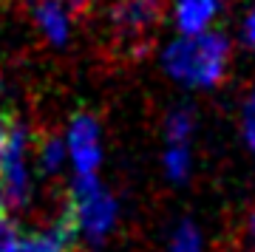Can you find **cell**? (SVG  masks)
<instances>
[{
	"label": "cell",
	"instance_id": "1",
	"mask_svg": "<svg viewBox=\"0 0 255 252\" xmlns=\"http://www.w3.org/2000/svg\"><path fill=\"white\" fill-rule=\"evenodd\" d=\"M164 71L179 85L193 91H210L221 85L230 68V40L221 31L182 34L164 48Z\"/></svg>",
	"mask_w": 255,
	"mask_h": 252
},
{
	"label": "cell",
	"instance_id": "2",
	"mask_svg": "<svg viewBox=\"0 0 255 252\" xmlns=\"http://www.w3.org/2000/svg\"><path fill=\"white\" fill-rule=\"evenodd\" d=\"M119 204L108 187H102L97 176H77L65 207V224L74 230V235H82L88 241L100 244L105 235L117 227Z\"/></svg>",
	"mask_w": 255,
	"mask_h": 252
},
{
	"label": "cell",
	"instance_id": "3",
	"mask_svg": "<svg viewBox=\"0 0 255 252\" xmlns=\"http://www.w3.org/2000/svg\"><path fill=\"white\" fill-rule=\"evenodd\" d=\"M167 0H114L111 6V34L119 48L142 51L156 26L162 23Z\"/></svg>",
	"mask_w": 255,
	"mask_h": 252
},
{
	"label": "cell",
	"instance_id": "4",
	"mask_svg": "<svg viewBox=\"0 0 255 252\" xmlns=\"http://www.w3.org/2000/svg\"><path fill=\"white\" fill-rule=\"evenodd\" d=\"M65 150H68V159H71L77 176H97V167L102 162V136L97 119L88 114L74 117L68 125Z\"/></svg>",
	"mask_w": 255,
	"mask_h": 252
},
{
	"label": "cell",
	"instance_id": "5",
	"mask_svg": "<svg viewBox=\"0 0 255 252\" xmlns=\"http://www.w3.org/2000/svg\"><path fill=\"white\" fill-rule=\"evenodd\" d=\"M0 193L9 204H23L28 198V170H26V130L14 127L11 142L0 153Z\"/></svg>",
	"mask_w": 255,
	"mask_h": 252
},
{
	"label": "cell",
	"instance_id": "6",
	"mask_svg": "<svg viewBox=\"0 0 255 252\" xmlns=\"http://www.w3.org/2000/svg\"><path fill=\"white\" fill-rule=\"evenodd\" d=\"M221 9V0H176V26L182 34L207 31Z\"/></svg>",
	"mask_w": 255,
	"mask_h": 252
},
{
	"label": "cell",
	"instance_id": "7",
	"mask_svg": "<svg viewBox=\"0 0 255 252\" xmlns=\"http://www.w3.org/2000/svg\"><path fill=\"white\" fill-rule=\"evenodd\" d=\"M34 20L51 43L60 45L68 40V14H65V6L60 0H37Z\"/></svg>",
	"mask_w": 255,
	"mask_h": 252
},
{
	"label": "cell",
	"instance_id": "8",
	"mask_svg": "<svg viewBox=\"0 0 255 252\" xmlns=\"http://www.w3.org/2000/svg\"><path fill=\"white\" fill-rule=\"evenodd\" d=\"M74 244V230L68 224H57L46 233H34L28 238H20L17 252H71Z\"/></svg>",
	"mask_w": 255,
	"mask_h": 252
},
{
	"label": "cell",
	"instance_id": "9",
	"mask_svg": "<svg viewBox=\"0 0 255 252\" xmlns=\"http://www.w3.org/2000/svg\"><path fill=\"white\" fill-rule=\"evenodd\" d=\"M162 170L170 181H187L193 173V144L187 142H164Z\"/></svg>",
	"mask_w": 255,
	"mask_h": 252
},
{
	"label": "cell",
	"instance_id": "10",
	"mask_svg": "<svg viewBox=\"0 0 255 252\" xmlns=\"http://www.w3.org/2000/svg\"><path fill=\"white\" fill-rule=\"evenodd\" d=\"M164 247H167V252H204L207 250V238H204V230L196 221L182 218V221H176L170 227Z\"/></svg>",
	"mask_w": 255,
	"mask_h": 252
},
{
	"label": "cell",
	"instance_id": "11",
	"mask_svg": "<svg viewBox=\"0 0 255 252\" xmlns=\"http://www.w3.org/2000/svg\"><path fill=\"white\" fill-rule=\"evenodd\" d=\"M196 133V114L190 108H173L164 119V142H187L193 144Z\"/></svg>",
	"mask_w": 255,
	"mask_h": 252
},
{
	"label": "cell",
	"instance_id": "12",
	"mask_svg": "<svg viewBox=\"0 0 255 252\" xmlns=\"http://www.w3.org/2000/svg\"><path fill=\"white\" fill-rule=\"evenodd\" d=\"M65 156H68V150H65V144L60 142V139H54V136L43 139V144H40V167L46 173L60 170L63 162H65Z\"/></svg>",
	"mask_w": 255,
	"mask_h": 252
},
{
	"label": "cell",
	"instance_id": "13",
	"mask_svg": "<svg viewBox=\"0 0 255 252\" xmlns=\"http://www.w3.org/2000/svg\"><path fill=\"white\" fill-rule=\"evenodd\" d=\"M241 139H244L247 150L255 156V88L247 94L244 105H241Z\"/></svg>",
	"mask_w": 255,
	"mask_h": 252
},
{
	"label": "cell",
	"instance_id": "14",
	"mask_svg": "<svg viewBox=\"0 0 255 252\" xmlns=\"http://www.w3.org/2000/svg\"><path fill=\"white\" fill-rule=\"evenodd\" d=\"M20 250V235L9 218H0V252H17Z\"/></svg>",
	"mask_w": 255,
	"mask_h": 252
},
{
	"label": "cell",
	"instance_id": "15",
	"mask_svg": "<svg viewBox=\"0 0 255 252\" xmlns=\"http://www.w3.org/2000/svg\"><path fill=\"white\" fill-rule=\"evenodd\" d=\"M20 122H14V117L11 114H0V153L6 150V144L11 142V136H14V127H17Z\"/></svg>",
	"mask_w": 255,
	"mask_h": 252
},
{
	"label": "cell",
	"instance_id": "16",
	"mask_svg": "<svg viewBox=\"0 0 255 252\" xmlns=\"http://www.w3.org/2000/svg\"><path fill=\"white\" fill-rule=\"evenodd\" d=\"M244 43L250 45V48H255V6L244 20Z\"/></svg>",
	"mask_w": 255,
	"mask_h": 252
},
{
	"label": "cell",
	"instance_id": "17",
	"mask_svg": "<svg viewBox=\"0 0 255 252\" xmlns=\"http://www.w3.org/2000/svg\"><path fill=\"white\" fill-rule=\"evenodd\" d=\"M60 3H63L65 9H71L74 14H85V11L91 9L94 0H60Z\"/></svg>",
	"mask_w": 255,
	"mask_h": 252
},
{
	"label": "cell",
	"instance_id": "18",
	"mask_svg": "<svg viewBox=\"0 0 255 252\" xmlns=\"http://www.w3.org/2000/svg\"><path fill=\"white\" fill-rule=\"evenodd\" d=\"M244 233H247V241L255 244V201H253V207H250V213H247V218H244Z\"/></svg>",
	"mask_w": 255,
	"mask_h": 252
},
{
	"label": "cell",
	"instance_id": "19",
	"mask_svg": "<svg viewBox=\"0 0 255 252\" xmlns=\"http://www.w3.org/2000/svg\"><path fill=\"white\" fill-rule=\"evenodd\" d=\"M0 218H9V198L0 193Z\"/></svg>",
	"mask_w": 255,
	"mask_h": 252
}]
</instances>
